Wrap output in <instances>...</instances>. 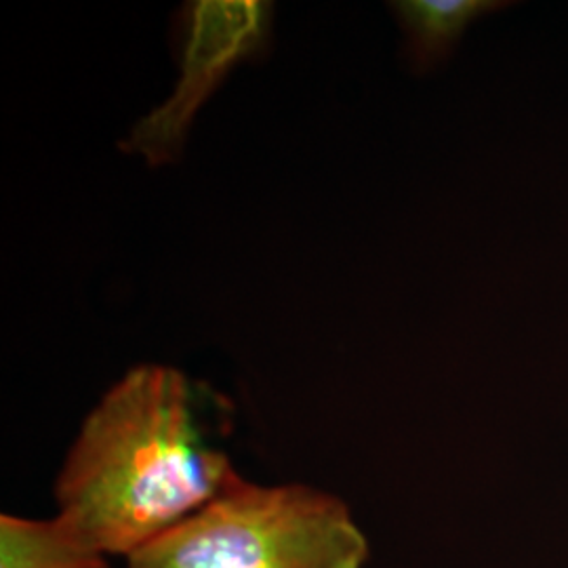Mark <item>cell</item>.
<instances>
[{"mask_svg":"<svg viewBox=\"0 0 568 568\" xmlns=\"http://www.w3.org/2000/svg\"><path fill=\"white\" fill-rule=\"evenodd\" d=\"M272 4L264 0H196L185 9L180 81L159 108L138 122L121 150L150 166L178 161L185 135L206 100L230 72L255 58L270 34Z\"/></svg>","mask_w":568,"mask_h":568,"instance_id":"3957f363","label":"cell"},{"mask_svg":"<svg viewBox=\"0 0 568 568\" xmlns=\"http://www.w3.org/2000/svg\"><path fill=\"white\" fill-rule=\"evenodd\" d=\"M236 476L211 443L199 386L173 366L140 365L82 422L58 476V514L105 556L129 558Z\"/></svg>","mask_w":568,"mask_h":568,"instance_id":"6da1fadb","label":"cell"},{"mask_svg":"<svg viewBox=\"0 0 568 568\" xmlns=\"http://www.w3.org/2000/svg\"><path fill=\"white\" fill-rule=\"evenodd\" d=\"M0 568H108V556L63 516H0Z\"/></svg>","mask_w":568,"mask_h":568,"instance_id":"277c9868","label":"cell"},{"mask_svg":"<svg viewBox=\"0 0 568 568\" xmlns=\"http://www.w3.org/2000/svg\"><path fill=\"white\" fill-rule=\"evenodd\" d=\"M365 532L344 501L305 485L236 476L206 506L126 558V568H363Z\"/></svg>","mask_w":568,"mask_h":568,"instance_id":"7a4b0ae2","label":"cell"},{"mask_svg":"<svg viewBox=\"0 0 568 568\" xmlns=\"http://www.w3.org/2000/svg\"><path fill=\"white\" fill-rule=\"evenodd\" d=\"M508 2L497 0H400L392 11L405 32L413 65L434 68L447 60L474 21L497 13Z\"/></svg>","mask_w":568,"mask_h":568,"instance_id":"5b68a950","label":"cell"}]
</instances>
